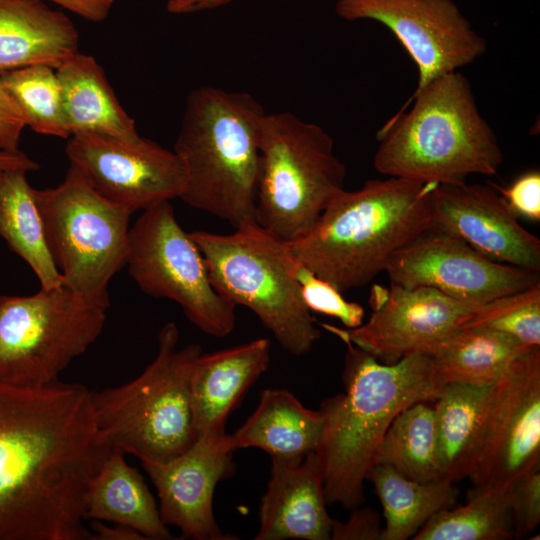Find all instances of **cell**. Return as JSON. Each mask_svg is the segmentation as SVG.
Here are the masks:
<instances>
[{
	"mask_svg": "<svg viewBox=\"0 0 540 540\" xmlns=\"http://www.w3.org/2000/svg\"><path fill=\"white\" fill-rule=\"evenodd\" d=\"M366 323L352 329L321 326L384 364L415 353L430 355L444 339L461 329L475 308L431 287L374 284Z\"/></svg>",
	"mask_w": 540,
	"mask_h": 540,
	"instance_id": "5bb4252c",
	"label": "cell"
},
{
	"mask_svg": "<svg viewBox=\"0 0 540 540\" xmlns=\"http://www.w3.org/2000/svg\"><path fill=\"white\" fill-rule=\"evenodd\" d=\"M1 174H2V173H0V179H1Z\"/></svg>",
	"mask_w": 540,
	"mask_h": 540,
	"instance_id": "b9f144b4",
	"label": "cell"
},
{
	"mask_svg": "<svg viewBox=\"0 0 540 540\" xmlns=\"http://www.w3.org/2000/svg\"><path fill=\"white\" fill-rule=\"evenodd\" d=\"M495 385L445 384L433 401L443 479L469 477L482 445Z\"/></svg>",
	"mask_w": 540,
	"mask_h": 540,
	"instance_id": "603a6c76",
	"label": "cell"
},
{
	"mask_svg": "<svg viewBox=\"0 0 540 540\" xmlns=\"http://www.w3.org/2000/svg\"><path fill=\"white\" fill-rule=\"evenodd\" d=\"M540 464V347L522 355L495 385L482 445L469 478L505 490Z\"/></svg>",
	"mask_w": 540,
	"mask_h": 540,
	"instance_id": "2e32d148",
	"label": "cell"
},
{
	"mask_svg": "<svg viewBox=\"0 0 540 540\" xmlns=\"http://www.w3.org/2000/svg\"><path fill=\"white\" fill-rule=\"evenodd\" d=\"M69 17L43 0H0V72L33 64L57 69L78 53Z\"/></svg>",
	"mask_w": 540,
	"mask_h": 540,
	"instance_id": "44dd1931",
	"label": "cell"
},
{
	"mask_svg": "<svg viewBox=\"0 0 540 540\" xmlns=\"http://www.w3.org/2000/svg\"><path fill=\"white\" fill-rule=\"evenodd\" d=\"M39 168L37 162L23 152H8L0 150V173L12 170L34 171Z\"/></svg>",
	"mask_w": 540,
	"mask_h": 540,
	"instance_id": "60d3db41",
	"label": "cell"
},
{
	"mask_svg": "<svg viewBox=\"0 0 540 540\" xmlns=\"http://www.w3.org/2000/svg\"><path fill=\"white\" fill-rule=\"evenodd\" d=\"M335 12L346 21L372 20L389 29L417 66L415 90L487 49L453 0H337Z\"/></svg>",
	"mask_w": 540,
	"mask_h": 540,
	"instance_id": "4fadbf2b",
	"label": "cell"
},
{
	"mask_svg": "<svg viewBox=\"0 0 540 540\" xmlns=\"http://www.w3.org/2000/svg\"><path fill=\"white\" fill-rule=\"evenodd\" d=\"M377 493L385 517L380 540L412 538L437 512L450 508L457 500L453 483L439 479L417 481L384 464L367 474Z\"/></svg>",
	"mask_w": 540,
	"mask_h": 540,
	"instance_id": "4316f807",
	"label": "cell"
},
{
	"mask_svg": "<svg viewBox=\"0 0 540 540\" xmlns=\"http://www.w3.org/2000/svg\"><path fill=\"white\" fill-rule=\"evenodd\" d=\"M27 171L12 170L0 179V236L9 248L33 270L41 288L62 285V278L50 253L34 188Z\"/></svg>",
	"mask_w": 540,
	"mask_h": 540,
	"instance_id": "83f0119b",
	"label": "cell"
},
{
	"mask_svg": "<svg viewBox=\"0 0 540 540\" xmlns=\"http://www.w3.org/2000/svg\"><path fill=\"white\" fill-rule=\"evenodd\" d=\"M340 339L347 346L345 392L320 405L322 433L314 455L326 503L354 510L364 501V481L378 464L393 419L415 402H433L443 386L433 377L428 354L415 353L384 364Z\"/></svg>",
	"mask_w": 540,
	"mask_h": 540,
	"instance_id": "7a4b0ae2",
	"label": "cell"
},
{
	"mask_svg": "<svg viewBox=\"0 0 540 540\" xmlns=\"http://www.w3.org/2000/svg\"><path fill=\"white\" fill-rule=\"evenodd\" d=\"M63 116L70 136L138 137L135 121L120 105L94 57L76 53L56 69Z\"/></svg>",
	"mask_w": 540,
	"mask_h": 540,
	"instance_id": "d4e9b609",
	"label": "cell"
},
{
	"mask_svg": "<svg viewBox=\"0 0 540 540\" xmlns=\"http://www.w3.org/2000/svg\"><path fill=\"white\" fill-rule=\"evenodd\" d=\"M93 540H147L140 532L121 524L110 527L99 520L90 523Z\"/></svg>",
	"mask_w": 540,
	"mask_h": 540,
	"instance_id": "f35d334b",
	"label": "cell"
},
{
	"mask_svg": "<svg viewBox=\"0 0 540 540\" xmlns=\"http://www.w3.org/2000/svg\"><path fill=\"white\" fill-rule=\"evenodd\" d=\"M377 139L373 166L388 177L455 184L473 174L495 175L504 161L469 80L458 71L415 90Z\"/></svg>",
	"mask_w": 540,
	"mask_h": 540,
	"instance_id": "277c9868",
	"label": "cell"
},
{
	"mask_svg": "<svg viewBox=\"0 0 540 540\" xmlns=\"http://www.w3.org/2000/svg\"><path fill=\"white\" fill-rule=\"evenodd\" d=\"M432 403L415 402L397 414L384 435L378 464L417 481L443 479Z\"/></svg>",
	"mask_w": 540,
	"mask_h": 540,
	"instance_id": "f1b7e54d",
	"label": "cell"
},
{
	"mask_svg": "<svg viewBox=\"0 0 540 540\" xmlns=\"http://www.w3.org/2000/svg\"><path fill=\"white\" fill-rule=\"evenodd\" d=\"M470 326L490 328L529 347H540V282L478 305L463 327Z\"/></svg>",
	"mask_w": 540,
	"mask_h": 540,
	"instance_id": "1f68e13d",
	"label": "cell"
},
{
	"mask_svg": "<svg viewBox=\"0 0 540 540\" xmlns=\"http://www.w3.org/2000/svg\"><path fill=\"white\" fill-rule=\"evenodd\" d=\"M2 85L36 133L68 139L56 69L45 64L0 72Z\"/></svg>",
	"mask_w": 540,
	"mask_h": 540,
	"instance_id": "4dcf8cb0",
	"label": "cell"
},
{
	"mask_svg": "<svg viewBox=\"0 0 540 540\" xmlns=\"http://www.w3.org/2000/svg\"><path fill=\"white\" fill-rule=\"evenodd\" d=\"M517 216L540 221V173L528 171L507 187L493 185Z\"/></svg>",
	"mask_w": 540,
	"mask_h": 540,
	"instance_id": "e575fe53",
	"label": "cell"
},
{
	"mask_svg": "<svg viewBox=\"0 0 540 540\" xmlns=\"http://www.w3.org/2000/svg\"><path fill=\"white\" fill-rule=\"evenodd\" d=\"M464 506L433 515L414 540H507L514 538L507 491L473 486Z\"/></svg>",
	"mask_w": 540,
	"mask_h": 540,
	"instance_id": "f546056e",
	"label": "cell"
},
{
	"mask_svg": "<svg viewBox=\"0 0 540 540\" xmlns=\"http://www.w3.org/2000/svg\"><path fill=\"white\" fill-rule=\"evenodd\" d=\"M265 113L247 92L214 86L190 92L173 148L186 171L180 199L234 229L256 221Z\"/></svg>",
	"mask_w": 540,
	"mask_h": 540,
	"instance_id": "5b68a950",
	"label": "cell"
},
{
	"mask_svg": "<svg viewBox=\"0 0 540 540\" xmlns=\"http://www.w3.org/2000/svg\"><path fill=\"white\" fill-rule=\"evenodd\" d=\"M190 236L223 298L254 312L285 351L295 356L311 351L321 331L303 301L286 242L256 221L230 234L195 230Z\"/></svg>",
	"mask_w": 540,
	"mask_h": 540,
	"instance_id": "52a82bcc",
	"label": "cell"
},
{
	"mask_svg": "<svg viewBox=\"0 0 540 540\" xmlns=\"http://www.w3.org/2000/svg\"><path fill=\"white\" fill-rule=\"evenodd\" d=\"M235 0H168L166 9L172 14H192L223 7Z\"/></svg>",
	"mask_w": 540,
	"mask_h": 540,
	"instance_id": "ab89813d",
	"label": "cell"
},
{
	"mask_svg": "<svg viewBox=\"0 0 540 540\" xmlns=\"http://www.w3.org/2000/svg\"><path fill=\"white\" fill-rule=\"evenodd\" d=\"M314 452L298 464L272 461L255 540H329L332 521Z\"/></svg>",
	"mask_w": 540,
	"mask_h": 540,
	"instance_id": "d6986e66",
	"label": "cell"
},
{
	"mask_svg": "<svg viewBox=\"0 0 540 540\" xmlns=\"http://www.w3.org/2000/svg\"><path fill=\"white\" fill-rule=\"evenodd\" d=\"M437 185L388 177L369 179L354 191L343 189L288 248L340 292L362 287L384 271L395 251L432 227Z\"/></svg>",
	"mask_w": 540,
	"mask_h": 540,
	"instance_id": "3957f363",
	"label": "cell"
},
{
	"mask_svg": "<svg viewBox=\"0 0 540 540\" xmlns=\"http://www.w3.org/2000/svg\"><path fill=\"white\" fill-rule=\"evenodd\" d=\"M25 120L4 89L0 78V150L19 152V142Z\"/></svg>",
	"mask_w": 540,
	"mask_h": 540,
	"instance_id": "8d00e7d4",
	"label": "cell"
},
{
	"mask_svg": "<svg viewBox=\"0 0 540 540\" xmlns=\"http://www.w3.org/2000/svg\"><path fill=\"white\" fill-rule=\"evenodd\" d=\"M112 449L84 385L0 382V540H93L84 495Z\"/></svg>",
	"mask_w": 540,
	"mask_h": 540,
	"instance_id": "6da1fadb",
	"label": "cell"
},
{
	"mask_svg": "<svg viewBox=\"0 0 540 540\" xmlns=\"http://www.w3.org/2000/svg\"><path fill=\"white\" fill-rule=\"evenodd\" d=\"M322 433L319 411L306 408L286 389L261 392L257 408L233 434L234 449L255 447L272 461L298 464L314 452Z\"/></svg>",
	"mask_w": 540,
	"mask_h": 540,
	"instance_id": "7402d4cb",
	"label": "cell"
},
{
	"mask_svg": "<svg viewBox=\"0 0 540 540\" xmlns=\"http://www.w3.org/2000/svg\"><path fill=\"white\" fill-rule=\"evenodd\" d=\"M431 208L432 227L459 237L494 261L540 271L539 238L518 222L493 185L438 184Z\"/></svg>",
	"mask_w": 540,
	"mask_h": 540,
	"instance_id": "ac0fdd59",
	"label": "cell"
},
{
	"mask_svg": "<svg viewBox=\"0 0 540 540\" xmlns=\"http://www.w3.org/2000/svg\"><path fill=\"white\" fill-rule=\"evenodd\" d=\"M174 322L158 335L153 361L132 381L91 391L97 427L112 448L140 461L168 462L196 440L190 402V376L201 355L199 344L178 347Z\"/></svg>",
	"mask_w": 540,
	"mask_h": 540,
	"instance_id": "8992f818",
	"label": "cell"
},
{
	"mask_svg": "<svg viewBox=\"0 0 540 540\" xmlns=\"http://www.w3.org/2000/svg\"><path fill=\"white\" fill-rule=\"evenodd\" d=\"M259 150L256 222L289 243L304 235L345 189L346 167L328 132L287 111L265 113Z\"/></svg>",
	"mask_w": 540,
	"mask_h": 540,
	"instance_id": "ba28073f",
	"label": "cell"
},
{
	"mask_svg": "<svg viewBox=\"0 0 540 540\" xmlns=\"http://www.w3.org/2000/svg\"><path fill=\"white\" fill-rule=\"evenodd\" d=\"M65 151L99 195L130 214L181 198L186 188L178 155L140 136L73 135Z\"/></svg>",
	"mask_w": 540,
	"mask_h": 540,
	"instance_id": "7c38bea8",
	"label": "cell"
},
{
	"mask_svg": "<svg viewBox=\"0 0 540 540\" xmlns=\"http://www.w3.org/2000/svg\"><path fill=\"white\" fill-rule=\"evenodd\" d=\"M89 21L104 20L114 0H49Z\"/></svg>",
	"mask_w": 540,
	"mask_h": 540,
	"instance_id": "74e56055",
	"label": "cell"
},
{
	"mask_svg": "<svg viewBox=\"0 0 540 540\" xmlns=\"http://www.w3.org/2000/svg\"><path fill=\"white\" fill-rule=\"evenodd\" d=\"M34 196L62 284L85 295L108 293L126 264L131 214L99 195L71 164L58 186L34 188Z\"/></svg>",
	"mask_w": 540,
	"mask_h": 540,
	"instance_id": "30bf717a",
	"label": "cell"
},
{
	"mask_svg": "<svg viewBox=\"0 0 540 540\" xmlns=\"http://www.w3.org/2000/svg\"><path fill=\"white\" fill-rule=\"evenodd\" d=\"M230 435H202L174 459L140 461L156 487L163 523L194 540H232L217 524L213 512L216 485L234 472Z\"/></svg>",
	"mask_w": 540,
	"mask_h": 540,
	"instance_id": "e0dca14e",
	"label": "cell"
},
{
	"mask_svg": "<svg viewBox=\"0 0 540 540\" xmlns=\"http://www.w3.org/2000/svg\"><path fill=\"white\" fill-rule=\"evenodd\" d=\"M506 491L514 538H523L540 522V464L518 476Z\"/></svg>",
	"mask_w": 540,
	"mask_h": 540,
	"instance_id": "836d02e7",
	"label": "cell"
},
{
	"mask_svg": "<svg viewBox=\"0 0 540 540\" xmlns=\"http://www.w3.org/2000/svg\"><path fill=\"white\" fill-rule=\"evenodd\" d=\"M346 522L332 521L330 539L334 540H380L382 528L375 511L355 508Z\"/></svg>",
	"mask_w": 540,
	"mask_h": 540,
	"instance_id": "d590c367",
	"label": "cell"
},
{
	"mask_svg": "<svg viewBox=\"0 0 540 540\" xmlns=\"http://www.w3.org/2000/svg\"><path fill=\"white\" fill-rule=\"evenodd\" d=\"M125 265L144 293L176 302L204 333L222 338L233 331L236 306L213 287L202 253L170 201L143 210L129 229Z\"/></svg>",
	"mask_w": 540,
	"mask_h": 540,
	"instance_id": "8fae6325",
	"label": "cell"
},
{
	"mask_svg": "<svg viewBox=\"0 0 540 540\" xmlns=\"http://www.w3.org/2000/svg\"><path fill=\"white\" fill-rule=\"evenodd\" d=\"M529 347L502 332L481 326L463 327L430 353L434 379L449 383L496 385Z\"/></svg>",
	"mask_w": 540,
	"mask_h": 540,
	"instance_id": "484cf974",
	"label": "cell"
},
{
	"mask_svg": "<svg viewBox=\"0 0 540 540\" xmlns=\"http://www.w3.org/2000/svg\"><path fill=\"white\" fill-rule=\"evenodd\" d=\"M384 271L390 283L431 287L473 305L540 282L539 272L494 261L459 237L434 227L395 251Z\"/></svg>",
	"mask_w": 540,
	"mask_h": 540,
	"instance_id": "9a60e30c",
	"label": "cell"
},
{
	"mask_svg": "<svg viewBox=\"0 0 540 540\" xmlns=\"http://www.w3.org/2000/svg\"><path fill=\"white\" fill-rule=\"evenodd\" d=\"M109 293L85 295L65 285L28 296L0 295V382L40 387L100 336Z\"/></svg>",
	"mask_w": 540,
	"mask_h": 540,
	"instance_id": "9c48e42d",
	"label": "cell"
},
{
	"mask_svg": "<svg viewBox=\"0 0 540 540\" xmlns=\"http://www.w3.org/2000/svg\"><path fill=\"white\" fill-rule=\"evenodd\" d=\"M292 272L299 284L303 301L310 311L334 317L348 329L363 323L364 308L359 303L346 300L342 292L318 277L294 256Z\"/></svg>",
	"mask_w": 540,
	"mask_h": 540,
	"instance_id": "d6a6232c",
	"label": "cell"
},
{
	"mask_svg": "<svg viewBox=\"0 0 540 540\" xmlns=\"http://www.w3.org/2000/svg\"><path fill=\"white\" fill-rule=\"evenodd\" d=\"M270 349L267 338H258L213 353H201L190 376L196 437L225 432L229 414L268 368Z\"/></svg>",
	"mask_w": 540,
	"mask_h": 540,
	"instance_id": "ffe728a7",
	"label": "cell"
},
{
	"mask_svg": "<svg viewBox=\"0 0 540 540\" xmlns=\"http://www.w3.org/2000/svg\"><path fill=\"white\" fill-rule=\"evenodd\" d=\"M125 453L112 449L99 471L88 482L84 518L128 526L152 540L172 539L155 499L139 471Z\"/></svg>",
	"mask_w": 540,
	"mask_h": 540,
	"instance_id": "cb8c5ba5",
	"label": "cell"
}]
</instances>
